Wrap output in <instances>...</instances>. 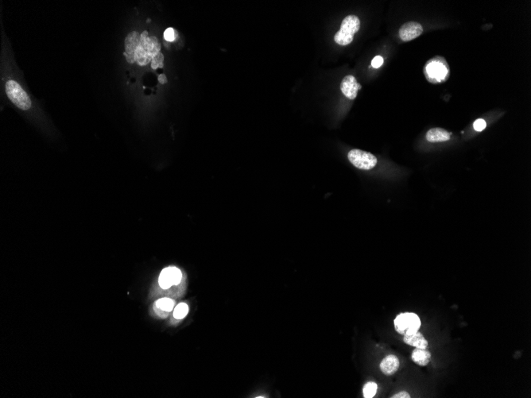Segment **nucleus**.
<instances>
[{
    "instance_id": "nucleus-2",
    "label": "nucleus",
    "mask_w": 531,
    "mask_h": 398,
    "mask_svg": "<svg viewBox=\"0 0 531 398\" xmlns=\"http://www.w3.org/2000/svg\"><path fill=\"white\" fill-rule=\"evenodd\" d=\"M424 75L429 83H444L450 77V68L443 57L436 56L425 64Z\"/></svg>"
},
{
    "instance_id": "nucleus-23",
    "label": "nucleus",
    "mask_w": 531,
    "mask_h": 398,
    "mask_svg": "<svg viewBox=\"0 0 531 398\" xmlns=\"http://www.w3.org/2000/svg\"><path fill=\"white\" fill-rule=\"evenodd\" d=\"M158 81H159V83L162 84H167V76H166V75L165 74L159 75V76H158Z\"/></svg>"
},
{
    "instance_id": "nucleus-1",
    "label": "nucleus",
    "mask_w": 531,
    "mask_h": 398,
    "mask_svg": "<svg viewBox=\"0 0 531 398\" xmlns=\"http://www.w3.org/2000/svg\"><path fill=\"white\" fill-rule=\"evenodd\" d=\"M160 52L161 44L158 39L154 36H149L148 31H143L135 52V62L139 66H145Z\"/></svg>"
},
{
    "instance_id": "nucleus-19",
    "label": "nucleus",
    "mask_w": 531,
    "mask_h": 398,
    "mask_svg": "<svg viewBox=\"0 0 531 398\" xmlns=\"http://www.w3.org/2000/svg\"><path fill=\"white\" fill-rule=\"evenodd\" d=\"M177 38V32L173 28L170 27L166 30L164 32V39L165 40L170 42H174Z\"/></svg>"
},
{
    "instance_id": "nucleus-20",
    "label": "nucleus",
    "mask_w": 531,
    "mask_h": 398,
    "mask_svg": "<svg viewBox=\"0 0 531 398\" xmlns=\"http://www.w3.org/2000/svg\"><path fill=\"white\" fill-rule=\"evenodd\" d=\"M487 124L485 120L483 119H478L477 120L474 122L473 127L476 131H483V130L486 128Z\"/></svg>"
},
{
    "instance_id": "nucleus-5",
    "label": "nucleus",
    "mask_w": 531,
    "mask_h": 398,
    "mask_svg": "<svg viewBox=\"0 0 531 398\" xmlns=\"http://www.w3.org/2000/svg\"><path fill=\"white\" fill-rule=\"evenodd\" d=\"M395 330L401 335H410L418 332L421 327L420 318L413 313H401L394 321Z\"/></svg>"
},
{
    "instance_id": "nucleus-18",
    "label": "nucleus",
    "mask_w": 531,
    "mask_h": 398,
    "mask_svg": "<svg viewBox=\"0 0 531 398\" xmlns=\"http://www.w3.org/2000/svg\"><path fill=\"white\" fill-rule=\"evenodd\" d=\"M163 61H164V55L161 52L156 54L151 61V68L154 70L158 69V68H163Z\"/></svg>"
},
{
    "instance_id": "nucleus-13",
    "label": "nucleus",
    "mask_w": 531,
    "mask_h": 398,
    "mask_svg": "<svg viewBox=\"0 0 531 398\" xmlns=\"http://www.w3.org/2000/svg\"><path fill=\"white\" fill-rule=\"evenodd\" d=\"M451 133L442 128H433L427 132L426 139L429 143H442L451 139Z\"/></svg>"
},
{
    "instance_id": "nucleus-16",
    "label": "nucleus",
    "mask_w": 531,
    "mask_h": 398,
    "mask_svg": "<svg viewBox=\"0 0 531 398\" xmlns=\"http://www.w3.org/2000/svg\"><path fill=\"white\" fill-rule=\"evenodd\" d=\"M189 313V306L185 303H180L175 308L173 316L177 319H182L186 317Z\"/></svg>"
},
{
    "instance_id": "nucleus-3",
    "label": "nucleus",
    "mask_w": 531,
    "mask_h": 398,
    "mask_svg": "<svg viewBox=\"0 0 531 398\" xmlns=\"http://www.w3.org/2000/svg\"><path fill=\"white\" fill-rule=\"evenodd\" d=\"M361 28V21L356 15H348L342 21L338 32L336 33L334 40L340 45H348L352 43L355 34Z\"/></svg>"
},
{
    "instance_id": "nucleus-9",
    "label": "nucleus",
    "mask_w": 531,
    "mask_h": 398,
    "mask_svg": "<svg viewBox=\"0 0 531 398\" xmlns=\"http://www.w3.org/2000/svg\"><path fill=\"white\" fill-rule=\"evenodd\" d=\"M423 32V28L420 23L416 21H409L404 24L399 29V38L404 42H410L418 38Z\"/></svg>"
},
{
    "instance_id": "nucleus-14",
    "label": "nucleus",
    "mask_w": 531,
    "mask_h": 398,
    "mask_svg": "<svg viewBox=\"0 0 531 398\" xmlns=\"http://www.w3.org/2000/svg\"><path fill=\"white\" fill-rule=\"evenodd\" d=\"M411 359L419 366H426L431 359V354L426 349L416 348L412 352Z\"/></svg>"
},
{
    "instance_id": "nucleus-21",
    "label": "nucleus",
    "mask_w": 531,
    "mask_h": 398,
    "mask_svg": "<svg viewBox=\"0 0 531 398\" xmlns=\"http://www.w3.org/2000/svg\"><path fill=\"white\" fill-rule=\"evenodd\" d=\"M383 64V58L381 56H376L371 62V66L375 68H379Z\"/></svg>"
},
{
    "instance_id": "nucleus-22",
    "label": "nucleus",
    "mask_w": 531,
    "mask_h": 398,
    "mask_svg": "<svg viewBox=\"0 0 531 398\" xmlns=\"http://www.w3.org/2000/svg\"><path fill=\"white\" fill-rule=\"evenodd\" d=\"M392 398H410V394H408L407 392L402 391L399 392L398 394H395L391 397Z\"/></svg>"
},
{
    "instance_id": "nucleus-17",
    "label": "nucleus",
    "mask_w": 531,
    "mask_h": 398,
    "mask_svg": "<svg viewBox=\"0 0 531 398\" xmlns=\"http://www.w3.org/2000/svg\"><path fill=\"white\" fill-rule=\"evenodd\" d=\"M377 389V384L375 383L373 381L367 382V383L365 384L364 386H363V397H364L365 398H373L376 394Z\"/></svg>"
},
{
    "instance_id": "nucleus-7",
    "label": "nucleus",
    "mask_w": 531,
    "mask_h": 398,
    "mask_svg": "<svg viewBox=\"0 0 531 398\" xmlns=\"http://www.w3.org/2000/svg\"><path fill=\"white\" fill-rule=\"evenodd\" d=\"M182 278V272L177 267H168L162 270L158 278V284L163 290H167L173 286H177Z\"/></svg>"
},
{
    "instance_id": "nucleus-10",
    "label": "nucleus",
    "mask_w": 531,
    "mask_h": 398,
    "mask_svg": "<svg viewBox=\"0 0 531 398\" xmlns=\"http://www.w3.org/2000/svg\"><path fill=\"white\" fill-rule=\"evenodd\" d=\"M361 84H359L356 79V77H353L352 75H348L346 76L342 81L341 84H340V89L341 92H343V95L347 97V98L350 99V100H355L357 98V93L358 91L361 89Z\"/></svg>"
},
{
    "instance_id": "nucleus-6",
    "label": "nucleus",
    "mask_w": 531,
    "mask_h": 398,
    "mask_svg": "<svg viewBox=\"0 0 531 398\" xmlns=\"http://www.w3.org/2000/svg\"><path fill=\"white\" fill-rule=\"evenodd\" d=\"M348 158L349 162L356 168L363 170H369L373 168L378 162L376 156L372 153L358 149L350 150L348 153Z\"/></svg>"
},
{
    "instance_id": "nucleus-8",
    "label": "nucleus",
    "mask_w": 531,
    "mask_h": 398,
    "mask_svg": "<svg viewBox=\"0 0 531 398\" xmlns=\"http://www.w3.org/2000/svg\"><path fill=\"white\" fill-rule=\"evenodd\" d=\"M141 34L136 31L130 32L125 39V53L124 56L129 64L135 63V52L139 46Z\"/></svg>"
},
{
    "instance_id": "nucleus-12",
    "label": "nucleus",
    "mask_w": 531,
    "mask_h": 398,
    "mask_svg": "<svg viewBox=\"0 0 531 398\" xmlns=\"http://www.w3.org/2000/svg\"><path fill=\"white\" fill-rule=\"evenodd\" d=\"M404 341L405 344L415 347L416 348H420V349H426L428 347V341L418 331L412 334L404 335Z\"/></svg>"
},
{
    "instance_id": "nucleus-15",
    "label": "nucleus",
    "mask_w": 531,
    "mask_h": 398,
    "mask_svg": "<svg viewBox=\"0 0 531 398\" xmlns=\"http://www.w3.org/2000/svg\"><path fill=\"white\" fill-rule=\"evenodd\" d=\"M155 306L162 311L170 313L172 311L174 307V301L170 298H162L157 300Z\"/></svg>"
},
{
    "instance_id": "nucleus-11",
    "label": "nucleus",
    "mask_w": 531,
    "mask_h": 398,
    "mask_svg": "<svg viewBox=\"0 0 531 398\" xmlns=\"http://www.w3.org/2000/svg\"><path fill=\"white\" fill-rule=\"evenodd\" d=\"M399 366H400L399 359L394 355H390L385 357L380 365L381 371L384 375H388V376L395 375L399 370Z\"/></svg>"
},
{
    "instance_id": "nucleus-4",
    "label": "nucleus",
    "mask_w": 531,
    "mask_h": 398,
    "mask_svg": "<svg viewBox=\"0 0 531 398\" xmlns=\"http://www.w3.org/2000/svg\"><path fill=\"white\" fill-rule=\"evenodd\" d=\"M6 93L9 100L21 110L27 111L31 107L32 105L30 97L16 81L13 80L7 81L6 83Z\"/></svg>"
}]
</instances>
